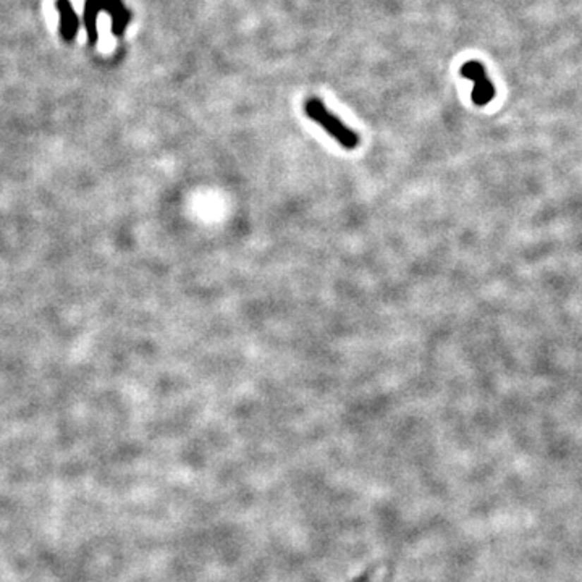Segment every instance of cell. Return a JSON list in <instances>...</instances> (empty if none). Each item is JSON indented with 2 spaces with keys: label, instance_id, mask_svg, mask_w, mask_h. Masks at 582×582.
Returning <instances> with one entry per match:
<instances>
[{
  "label": "cell",
  "instance_id": "obj_1",
  "mask_svg": "<svg viewBox=\"0 0 582 582\" xmlns=\"http://www.w3.org/2000/svg\"><path fill=\"white\" fill-rule=\"evenodd\" d=\"M304 112L309 116L310 120H314L315 123L322 126V128L329 133L332 138L341 144L343 147L346 149H354L358 147L359 144V136L358 133H354L351 128L343 123V121L338 119L337 115L330 112L329 109L325 107L324 102L317 97H310L304 104Z\"/></svg>",
  "mask_w": 582,
  "mask_h": 582
},
{
  "label": "cell",
  "instance_id": "obj_2",
  "mask_svg": "<svg viewBox=\"0 0 582 582\" xmlns=\"http://www.w3.org/2000/svg\"><path fill=\"white\" fill-rule=\"evenodd\" d=\"M57 8L60 12V30H62V36L66 41H71L78 31V16L75 13L73 7H71L70 0H59Z\"/></svg>",
  "mask_w": 582,
  "mask_h": 582
},
{
  "label": "cell",
  "instance_id": "obj_3",
  "mask_svg": "<svg viewBox=\"0 0 582 582\" xmlns=\"http://www.w3.org/2000/svg\"><path fill=\"white\" fill-rule=\"evenodd\" d=\"M493 97H495V86H493V83L489 78H480L479 81L474 83V90L473 94H471V99H473V102L475 105L484 107V105L489 104Z\"/></svg>",
  "mask_w": 582,
  "mask_h": 582
},
{
  "label": "cell",
  "instance_id": "obj_4",
  "mask_svg": "<svg viewBox=\"0 0 582 582\" xmlns=\"http://www.w3.org/2000/svg\"><path fill=\"white\" fill-rule=\"evenodd\" d=\"M461 75H463L464 78H468V80H471L473 83L479 81L480 78H485V76H487L484 65H482L480 62H475V60H471V62H466V63L461 66Z\"/></svg>",
  "mask_w": 582,
  "mask_h": 582
}]
</instances>
